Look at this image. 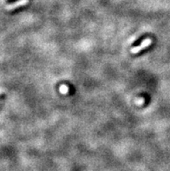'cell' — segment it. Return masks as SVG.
I'll return each instance as SVG.
<instances>
[{"label": "cell", "instance_id": "7a4b0ae2", "mask_svg": "<svg viewBox=\"0 0 170 171\" xmlns=\"http://www.w3.org/2000/svg\"><path fill=\"white\" fill-rule=\"evenodd\" d=\"M60 91L61 93H63V94H66V93H68V87L65 85L61 86Z\"/></svg>", "mask_w": 170, "mask_h": 171}, {"label": "cell", "instance_id": "6da1fadb", "mask_svg": "<svg viewBox=\"0 0 170 171\" xmlns=\"http://www.w3.org/2000/svg\"><path fill=\"white\" fill-rule=\"evenodd\" d=\"M151 42L152 41L149 38L145 39L140 46H136V47H134V48H133V49L131 50V52H132V53H137V52H139L140 50H141L142 49H145L148 45H150V44H151Z\"/></svg>", "mask_w": 170, "mask_h": 171}]
</instances>
